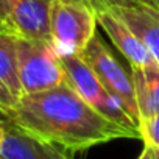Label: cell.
<instances>
[{
	"label": "cell",
	"mask_w": 159,
	"mask_h": 159,
	"mask_svg": "<svg viewBox=\"0 0 159 159\" xmlns=\"http://www.w3.org/2000/svg\"><path fill=\"white\" fill-rule=\"evenodd\" d=\"M10 122L64 151H81L117 139H142L140 133L97 112L70 84L22 95L10 112Z\"/></svg>",
	"instance_id": "obj_1"
},
{
	"label": "cell",
	"mask_w": 159,
	"mask_h": 159,
	"mask_svg": "<svg viewBox=\"0 0 159 159\" xmlns=\"http://www.w3.org/2000/svg\"><path fill=\"white\" fill-rule=\"evenodd\" d=\"M153 153H154V159H159V150H154L153 148Z\"/></svg>",
	"instance_id": "obj_18"
},
{
	"label": "cell",
	"mask_w": 159,
	"mask_h": 159,
	"mask_svg": "<svg viewBox=\"0 0 159 159\" xmlns=\"http://www.w3.org/2000/svg\"><path fill=\"white\" fill-rule=\"evenodd\" d=\"M80 55L92 69L103 88L120 103L125 112L140 129V119L131 73L123 69V66L109 50L103 38L98 33H95V36Z\"/></svg>",
	"instance_id": "obj_4"
},
{
	"label": "cell",
	"mask_w": 159,
	"mask_h": 159,
	"mask_svg": "<svg viewBox=\"0 0 159 159\" xmlns=\"http://www.w3.org/2000/svg\"><path fill=\"white\" fill-rule=\"evenodd\" d=\"M97 33V11L91 0H52L50 41L59 56L80 55Z\"/></svg>",
	"instance_id": "obj_2"
},
{
	"label": "cell",
	"mask_w": 159,
	"mask_h": 159,
	"mask_svg": "<svg viewBox=\"0 0 159 159\" xmlns=\"http://www.w3.org/2000/svg\"><path fill=\"white\" fill-rule=\"evenodd\" d=\"M16 103H17V98L3 84H0V108L10 114L13 111V108L16 106Z\"/></svg>",
	"instance_id": "obj_13"
},
{
	"label": "cell",
	"mask_w": 159,
	"mask_h": 159,
	"mask_svg": "<svg viewBox=\"0 0 159 159\" xmlns=\"http://www.w3.org/2000/svg\"><path fill=\"white\" fill-rule=\"evenodd\" d=\"M142 140L154 150H159V114L140 120Z\"/></svg>",
	"instance_id": "obj_12"
},
{
	"label": "cell",
	"mask_w": 159,
	"mask_h": 159,
	"mask_svg": "<svg viewBox=\"0 0 159 159\" xmlns=\"http://www.w3.org/2000/svg\"><path fill=\"white\" fill-rule=\"evenodd\" d=\"M151 2H153V3H154V5L159 8V0H151Z\"/></svg>",
	"instance_id": "obj_19"
},
{
	"label": "cell",
	"mask_w": 159,
	"mask_h": 159,
	"mask_svg": "<svg viewBox=\"0 0 159 159\" xmlns=\"http://www.w3.org/2000/svg\"><path fill=\"white\" fill-rule=\"evenodd\" d=\"M17 75L24 95L69 84L59 53L50 39L16 41Z\"/></svg>",
	"instance_id": "obj_3"
},
{
	"label": "cell",
	"mask_w": 159,
	"mask_h": 159,
	"mask_svg": "<svg viewBox=\"0 0 159 159\" xmlns=\"http://www.w3.org/2000/svg\"><path fill=\"white\" fill-rule=\"evenodd\" d=\"M137 159H154V153H153V148L150 147V145H143V150L140 151V154H139V157Z\"/></svg>",
	"instance_id": "obj_15"
},
{
	"label": "cell",
	"mask_w": 159,
	"mask_h": 159,
	"mask_svg": "<svg viewBox=\"0 0 159 159\" xmlns=\"http://www.w3.org/2000/svg\"><path fill=\"white\" fill-rule=\"evenodd\" d=\"M5 123L7 122H0V145H2V140H3V136H5Z\"/></svg>",
	"instance_id": "obj_17"
},
{
	"label": "cell",
	"mask_w": 159,
	"mask_h": 159,
	"mask_svg": "<svg viewBox=\"0 0 159 159\" xmlns=\"http://www.w3.org/2000/svg\"><path fill=\"white\" fill-rule=\"evenodd\" d=\"M95 7H126V5H134V3H153L151 0H91ZM154 5V3H153Z\"/></svg>",
	"instance_id": "obj_14"
},
{
	"label": "cell",
	"mask_w": 159,
	"mask_h": 159,
	"mask_svg": "<svg viewBox=\"0 0 159 159\" xmlns=\"http://www.w3.org/2000/svg\"><path fill=\"white\" fill-rule=\"evenodd\" d=\"M131 78L139 109V119H148L159 114V64L145 67H131Z\"/></svg>",
	"instance_id": "obj_10"
},
{
	"label": "cell",
	"mask_w": 159,
	"mask_h": 159,
	"mask_svg": "<svg viewBox=\"0 0 159 159\" xmlns=\"http://www.w3.org/2000/svg\"><path fill=\"white\" fill-rule=\"evenodd\" d=\"M59 58L66 70L69 84L81 95L86 103H89L97 112L116 122L117 125L140 133L137 125L125 112L120 103L103 88V84L98 81V78L88 66V62L81 58V55H62Z\"/></svg>",
	"instance_id": "obj_5"
},
{
	"label": "cell",
	"mask_w": 159,
	"mask_h": 159,
	"mask_svg": "<svg viewBox=\"0 0 159 159\" xmlns=\"http://www.w3.org/2000/svg\"><path fill=\"white\" fill-rule=\"evenodd\" d=\"M95 11L97 24L108 34L116 48L128 59L131 67H145L156 62L150 52L145 48V45L139 41V38L112 10L105 7H95Z\"/></svg>",
	"instance_id": "obj_7"
},
{
	"label": "cell",
	"mask_w": 159,
	"mask_h": 159,
	"mask_svg": "<svg viewBox=\"0 0 159 159\" xmlns=\"http://www.w3.org/2000/svg\"><path fill=\"white\" fill-rule=\"evenodd\" d=\"M0 122H10V114L0 108Z\"/></svg>",
	"instance_id": "obj_16"
},
{
	"label": "cell",
	"mask_w": 159,
	"mask_h": 159,
	"mask_svg": "<svg viewBox=\"0 0 159 159\" xmlns=\"http://www.w3.org/2000/svg\"><path fill=\"white\" fill-rule=\"evenodd\" d=\"M0 159H69L66 151L52 145L13 122L5 123V136L0 145Z\"/></svg>",
	"instance_id": "obj_8"
},
{
	"label": "cell",
	"mask_w": 159,
	"mask_h": 159,
	"mask_svg": "<svg viewBox=\"0 0 159 159\" xmlns=\"http://www.w3.org/2000/svg\"><path fill=\"white\" fill-rule=\"evenodd\" d=\"M106 8V7H105ZM159 64V8L153 3L111 7Z\"/></svg>",
	"instance_id": "obj_9"
},
{
	"label": "cell",
	"mask_w": 159,
	"mask_h": 159,
	"mask_svg": "<svg viewBox=\"0 0 159 159\" xmlns=\"http://www.w3.org/2000/svg\"><path fill=\"white\" fill-rule=\"evenodd\" d=\"M52 0H0V28L19 39H50Z\"/></svg>",
	"instance_id": "obj_6"
},
{
	"label": "cell",
	"mask_w": 159,
	"mask_h": 159,
	"mask_svg": "<svg viewBox=\"0 0 159 159\" xmlns=\"http://www.w3.org/2000/svg\"><path fill=\"white\" fill-rule=\"evenodd\" d=\"M16 41V36L0 28V84H3L19 100L24 92L17 75Z\"/></svg>",
	"instance_id": "obj_11"
}]
</instances>
